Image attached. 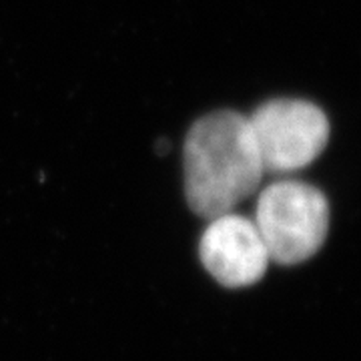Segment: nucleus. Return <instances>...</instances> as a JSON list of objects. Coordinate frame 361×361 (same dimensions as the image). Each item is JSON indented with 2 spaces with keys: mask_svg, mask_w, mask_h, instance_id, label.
<instances>
[{
  "mask_svg": "<svg viewBox=\"0 0 361 361\" xmlns=\"http://www.w3.org/2000/svg\"><path fill=\"white\" fill-rule=\"evenodd\" d=\"M249 118L265 171L291 173L307 167L329 141V121L317 104L273 99Z\"/></svg>",
  "mask_w": 361,
  "mask_h": 361,
  "instance_id": "obj_3",
  "label": "nucleus"
},
{
  "mask_svg": "<svg viewBox=\"0 0 361 361\" xmlns=\"http://www.w3.org/2000/svg\"><path fill=\"white\" fill-rule=\"evenodd\" d=\"M255 227L271 261L297 265L311 259L329 231L325 195L303 180H277L259 193Z\"/></svg>",
  "mask_w": 361,
  "mask_h": 361,
  "instance_id": "obj_2",
  "label": "nucleus"
},
{
  "mask_svg": "<svg viewBox=\"0 0 361 361\" xmlns=\"http://www.w3.org/2000/svg\"><path fill=\"white\" fill-rule=\"evenodd\" d=\"M185 197L199 217L231 213L259 189L265 167L249 118L235 111L201 116L183 149Z\"/></svg>",
  "mask_w": 361,
  "mask_h": 361,
  "instance_id": "obj_1",
  "label": "nucleus"
},
{
  "mask_svg": "<svg viewBox=\"0 0 361 361\" xmlns=\"http://www.w3.org/2000/svg\"><path fill=\"white\" fill-rule=\"evenodd\" d=\"M199 257L207 273L229 289L261 281L271 263L253 219L233 211L209 219L199 241Z\"/></svg>",
  "mask_w": 361,
  "mask_h": 361,
  "instance_id": "obj_4",
  "label": "nucleus"
}]
</instances>
